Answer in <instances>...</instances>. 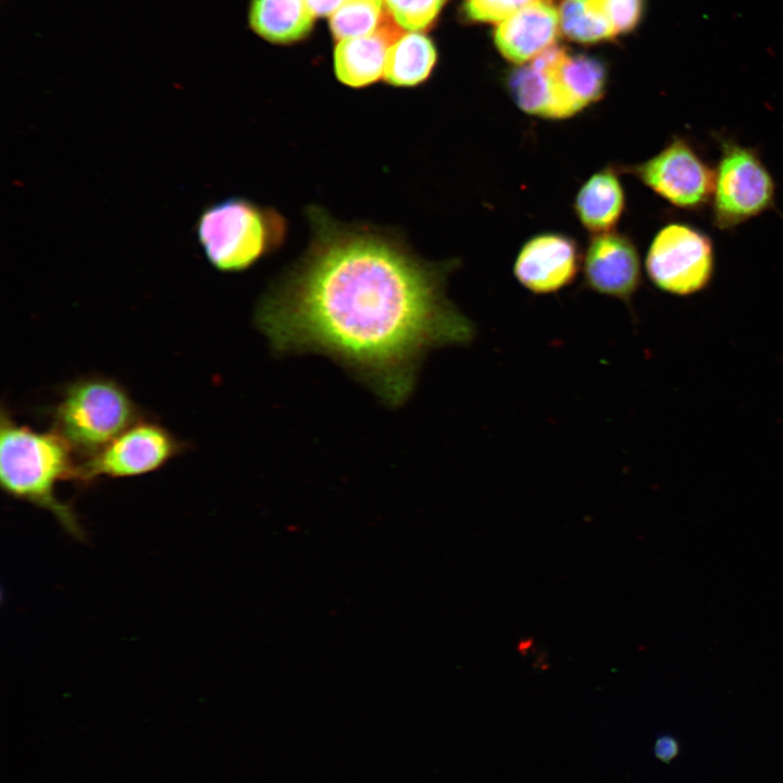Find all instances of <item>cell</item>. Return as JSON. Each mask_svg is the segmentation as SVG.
<instances>
[{"mask_svg": "<svg viewBox=\"0 0 783 783\" xmlns=\"http://www.w3.org/2000/svg\"><path fill=\"white\" fill-rule=\"evenodd\" d=\"M385 0H345L331 16V30L339 41L373 33L386 9Z\"/></svg>", "mask_w": 783, "mask_h": 783, "instance_id": "cell-19", "label": "cell"}, {"mask_svg": "<svg viewBox=\"0 0 783 783\" xmlns=\"http://www.w3.org/2000/svg\"><path fill=\"white\" fill-rule=\"evenodd\" d=\"M559 27V12L550 0H532L500 22L495 41L509 61L521 64L533 60L554 45Z\"/></svg>", "mask_w": 783, "mask_h": 783, "instance_id": "cell-13", "label": "cell"}, {"mask_svg": "<svg viewBox=\"0 0 783 783\" xmlns=\"http://www.w3.org/2000/svg\"><path fill=\"white\" fill-rule=\"evenodd\" d=\"M680 742L672 735H661L654 744L655 756L663 761L671 762L680 754Z\"/></svg>", "mask_w": 783, "mask_h": 783, "instance_id": "cell-23", "label": "cell"}, {"mask_svg": "<svg viewBox=\"0 0 783 783\" xmlns=\"http://www.w3.org/2000/svg\"><path fill=\"white\" fill-rule=\"evenodd\" d=\"M712 224L730 231L775 207V183L755 148L718 137Z\"/></svg>", "mask_w": 783, "mask_h": 783, "instance_id": "cell-5", "label": "cell"}, {"mask_svg": "<svg viewBox=\"0 0 783 783\" xmlns=\"http://www.w3.org/2000/svg\"><path fill=\"white\" fill-rule=\"evenodd\" d=\"M611 23L616 35L632 30L639 22L644 0H594Z\"/></svg>", "mask_w": 783, "mask_h": 783, "instance_id": "cell-21", "label": "cell"}, {"mask_svg": "<svg viewBox=\"0 0 783 783\" xmlns=\"http://www.w3.org/2000/svg\"><path fill=\"white\" fill-rule=\"evenodd\" d=\"M345 0H304L314 17L332 16Z\"/></svg>", "mask_w": 783, "mask_h": 783, "instance_id": "cell-24", "label": "cell"}, {"mask_svg": "<svg viewBox=\"0 0 783 783\" xmlns=\"http://www.w3.org/2000/svg\"><path fill=\"white\" fill-rule=\"evenodd\" d=\"M509 92L518 108L533 116L549 120L552 102L551 77L536 58L514 69L507 80Z\"/></svg>", "mask_w": 783, "mask_h": 783, "instance_id": "cell-17", "label": "cell"}, {"mask_svg": "<svg viewBox=\"0 0 783 783\" xmlns=\"http://www.w3.org/2000/svg\"><path fill=\"white\" fill-rule=\"evenodd\" d=\"M552 84L551 121L570 119L598 102L606 90L607 70L593 57L569 55L554 44L540 53Z\"/></svg>", "mask_w": 783, "mask_h": 783, "instance_id": "cell-10", "label": "cell"}, {"mask_svg": "<svg viewBox=\"0 0 783 783\" xmlns=\"http://www.w3.org/2000/svg\"><path fill=\"white\" fill-rule=\"evenodd\" d=\"M446 0H385V8L395 23L409 32L428 27Z\"/></svg>", "mask_w": 783, "mask_h": 783, "instance_id": "cell-20", "label": "cell"}, {"mask_svg": "<svg viewBox=\"0 0 783 783\" xmlns=\"http://www.w3.org/2000/svg\"><path fill=\"white\" fill-rule=\"evenodd\" d=\"M645 269L661 291L674 296L697 294L710 284L714 273L713 243L695 226L669 223L652 238Z\"/></svg>", "mask_w": 783, "mask_h": 783, "instance_id": "cell-6", "label": "cell"}, {"mask_svg": "<svg viewBox=\"0 0 783 783\" xmlns=\"http://www.w3.org/2000/svg\"><path fill=\"white\" fill-rule=\"evenodd\" d=\"M304 213L309 244L262 295L254 322L277 353L327 356L399 406L426 352L475 336L446 294L460 260L427 261L399 233L340 222L316 204Z\"/></svg>", "mask_w": 783, "mask_h": 783, "instance_id": "cell-1", "label": "cell"}, {"mask_svg": "<svg viewBox=\"0 0 783 783\" xmlns=\"http://www.w3.org/2000/svg\"><path fill=\"white\" fill-rule=\"evenodd\" d=\"M532 0H469L465 12L480 22H502Z\"/></svg>", "mask_w": 783, "mask_h": 783, "instance_id": "cell-22", "label": "cell"}, {"mask_svg": "<svg viewBox=\"0 0 783 783\" xmlns=\"http://www.w3.org/2000/svg\"><path fill=\"white\" fill-rule=\"evenodd\" d=\"M185 444L156 421L141 418L96 453L79 460L75 481L144 475L159 470L181 455Z\"/></svg>", "mask_w": 783, "mask_h": 783, "instance_id": "cell-7", "label": "cell"}, {"mask_svg": "<svg viewBox=\"0 0 783 783\" xmlns=\"http://www.w3.org/2000/svg\"><path fill=\"white\" fill-rule=\"evenodd\" d=\"M194 231L215 270L241 273L284 246L288 223L274 208L231 196L204 206Z\"/></svg>", "mask_w": 783, "mask_h": 783, "instance_id": "cell-3", "label": "cell"}, {"mask_svg": "<svg viewBox=\"0 0 783 783\" xmlns=\"http://www.w3.org/2000/svg\"><path fill=\"white\" fill-rule=\"evenodd\" d=\"M436 59L427 37L413 32L403 34L388 49L383 78L394 87H417L430 77Z\"/></svg>", "mask_w": 783, "mask_h": 783, "instance_id": "cell-16", "label": "cell"}, {"mask_svg": "<svg viewBox=\"0 0 783 783\" xmlns=\"http://www.w3.org/2000/svg\"><path fill=\"white\" fill-rule=\"evenodd\" d=\"M387 10L371 34L339 40L334 51V72L337 79L351 88H364L384 74L390 46L402 36Z\"/></svg>", "mask_w": 783, "mask_h": 783, "instance_id": "cell-12", "label": "cell"}, {"mask_svg": "<svg viewBox=\"0 0 783 783\" xmlns=\"http://www.w3.org/2000/svg\"><path fill=\"white\" fill-rule=\"evenodd\" d=\"M583 282L589 290L631 304L642 282L638 250L625 234L612 231L593 235L583 261Z\"/></svg>", "mask_w": 783, "mask_h": 783, "instance_id": "cell-9", "label": "cell"}, {"mask_svg": "<svg viewBox=\"0 0 783 783\" xmlns=\"http://www.w3.org/2000/svg\"><path fill=\"white\" fill-rule=\"evenodd\" d=\"M313 18L304 0H252L249 10L253 32L276 44L302 39L312 29Z\"/></svg>", "mask_w": 783, "mask_h": 783, "instance_id": "cell-15", "label": "cell"}, {"mask_svg": "<svg viewBox=\"0 0 783 783\" xmlns=\"http://www.w3.org/2000/svg\"><path fill=\"white\" fill-rule=\"evenodd\" d=\"M579 245L569 235L547 232L527 239L513 265L517 281L527 290L546 295L569 286L580 268Z\"/></svg>", "mask_w": 783, "mask_h": 783, "instance_id": "cell-11", "label": "cell"}, {"mask_svg": "<svg viewBox=\"0 0 783 783\" xmlns=\"http://www.w3.org/2000/svg\"><path fill=\"white\" fill-rule=\"evenodd\" d=\"M51 418L52 430L83 460L107 446L142 414L120 382L92 374L63 387Z\"/></svg>", "mask_w": 783, "mask_h": 783, "instance_id": "cell-4", "label": "cell"}, {"mask_svg": "<svg viewBox=\"0 0 783 783\" xmlns=\"http://www.w3.org/2000/svg\"><path fill=\"white\" fill-rule=\"evenodd\" d=\"M574 214L592 235L614 231L625 210V194L618 166L591 175L574 199Z\"/></svg>", "mask_w": 783, "mask_h": 783, "instance_id": "cell-14", "label": "cell"}, {"mask_svg": "<svg viewBox=\"0 0 783 783\" xmlns=\"http://www.w3.org/2000/svg\"><path fill=\"white\" fill-rule=\"evenodd\" d=\"M559 26L571 40L592 44L611 38L616 32L594 0H563Z\"/></svg>", "mask_w": 783, "mask_h": 783, "instance_id": "cell-18", "label": "cell"}, {"mask_svg": "<svg viewBox=\"0 0 783 783\" xmlns=\"http://www.w3.org/2000/svg\"><path fill=\"white\" fill-rule=\"evenodd\" d=\"M618 169L636 177L678 209L698 211L711 201L714 169L684 137H673L658 153L641 163Z\"/></svg>", "mask_w": 783, "mask_h": 783, "instance_id": "cell-8", "label": "cell"}, {"mask_svg": "<svg viewBox=\"0 0 783 783\" xmlns=\"http://www.w3.org/2000/svg\"><path fill=\"white\" fill-rule=\"evenodd\" d=\"M77 458L53 430L17 423L7 408L0 414V483L11 497L49 511L76 538L84 531L72 508L55 494L63 480H75Z\"/></svg>", "mask_w": 783, "mask_h": 783, "instance_id": "cell-2", "label": "cell"}]
</instances>
